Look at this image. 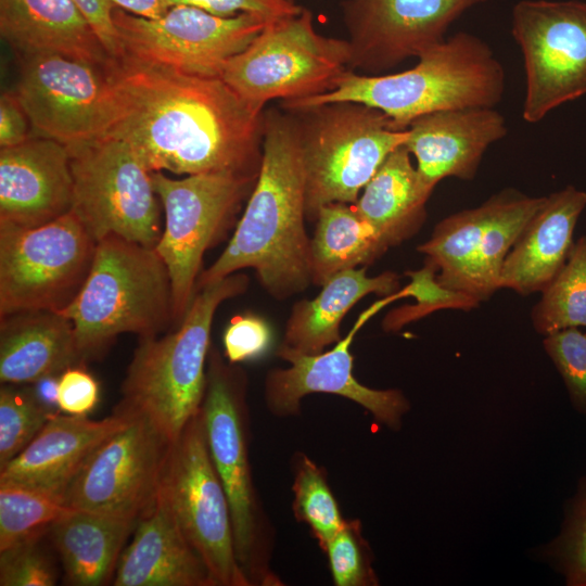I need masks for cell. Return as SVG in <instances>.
<instances>
[{
    "mask_svg": "<svg viewBox=\"0 0 586 586\" xmlns=\"http://www.w3.org/2000/svg\"><path fill=\"white\" fill-rule=\"evenodd\" d=\"M106 74L117 99L107 136L126 141L150 171L257 179L264 113L220 77L184 74L129 55Z\"/></svg>",
    "mask_w": 586,
    "mask_h": 586,
    "instance_id": "obj_1",
    "label": "cell"
},
{
    "mask_svg": "<svg viewBox=\"0 0 586 586\" xmlns=\"http://www.w3.org/2000/svg\"><path fill=\"white\" fill-rule=\"evenodd\" d=\"M306 177L298 125L292 113H264L263 155L256 182L235 231L216 262L203 271L195 292L243 268L264 288L285 298L311 281L306 217Z\"/></svg>",
    "mask_w": 586,
    "mask_h": 586,
    "instance_id": "obj_2",
    "label": "cell"
},
{
    "mask_svg": "<svg viewBox=\"0 0 586 586\" xmlns=\"http://www.w3.org/2000/svg\"><path fill=\"white\" fill-rule=\"evenodd\" d=\"M415 67L387 75L346 71L326 93L282 101L294 111L334 102L361 103L406 130L419 116L470 106L495 107L505 93L506 73L489 46L460 31L418 56Z\"/></svg>",
    "mask_w": 586,
    "mask_h": 586,
    "instance_id": "obj_3",
    "label": "cell"
},
{
    "mask_svg": "<svg viewBox=\"0 0 586 586\" xmlns=\"http://www.w3.org/2000/svg\"><path fill=\"white\" fill-rule=\"evenodd\" d=\"M249 279L232 273L194 294L179 327L157 337H140L122 385L117 409L143 415L171 442L202 408L207 372L205 360L217 307L243 293Z\"/></svg>",
    "mask_w": 586,
    "mask_h": 586,
    "instance_id": "obj_4",
    "label": "cell"
},
{
    "mask_svg": "<svg viewBox=\"0 0 586 586\" xmlns=\"http://www.w3.org/2000/svg\"><path fill=\"white\" fill-rule=\"evenodd\" d=\"M61 314L73 323L81 360L122 333L155 336L174 322L168 269L155 247L110 235L97 243L84 285Z\"/></svg>",
    "mask_w": 586,
    "mask_h": 586,
    "instance_id": "obj_5",
    "label": "cell"
},
{
    "mask_svg": "<svg viewBox=\"0 0 586 586\" xmlns=\"http://www.w3.org/2000/svg\"><path fill=\"white\" fill-rule=\"evenodd\" d=\"M209 354L201 408L211 458L225 488L238 562L255 586H282L270 568L275 528L253 482L246 379L241 369Z\"/></svg>",
    "mask_w": 586,
    "mask_h": 586,
    "instance_id": "obj_6",
    "label": "cell"
},
{
    "mask_svg": "<svg viewBox=\"0 0 586 586\" xmlns=\"http://www.w3.org/2000/svg\"><path fill=\"white\" fill-rule=\"evenodd\" d=\"M292 113L306 177V218L330 203L354 204L384 160L407 139L380 110L334 102Z\"/></svg>",
    "mask_w": 586,
    "mask_h": 586,
    "instance_id": "obj_7",
    "label": "cell"
},
{
    "mask_svg": "<svg viewBox=\"0 0 586 586\" xmlns=\"http://www.w3.org/2000/svg\"><path fill=\"white\" fill-rule=\"evenodd\" d=\"M348 40L318 34L310 11L268 22L230 59L220 78L254 110L271 100H301L331 91L349 69Z\"/></svg>",
    "mask_w": 586,
    "mask_h": 586,
    "instance_id": "obj_8",
    "label": "cell"
},
{
    "mask_svg": "<svg viewBox=\"0 0 586 586\" xmlns=\"http://www.w3.org/2000/svg\"><path fill=\"white\" fill-rule=\"evenodd\" d=\"M67 148L74 182L72 212L94 241L116 235L155 247L163 233L160 198L152 171L131 146L106 136Z\"/></svg>",
    "mask_w": 586,
    "mask_h": 586,
    "instance_id": "obj_9",
    "label": "cell"
},
{
    "mask_svg": "<svg viewBox=\"0 0 586 586\" xmlns=\"http://www.w3.org/2000/svg\"><path fill=\"white\" fill-rule=\"evenodd\" d=\"M95 247L72 211L38 227L0 229V317L64 310L84 285Z\"/></svg>",
    "mask_w": 586,
    "mask_h": 586,
    "instance_id": "obj_10",
    "label": "cell"
},
{
    "mask_svg": "<svg viewBox=\"0 0 586 586\" xmlns=\"http://www.w3.org/2000/svg\"><path fill=\"white\" fill-rule=\"evenodd\" d=\"M152 180L165 214L155 250L169 272L174 322L179 324L194 297L204 253L227 231L256 179L228 174L174 179L152 171Z\"/></svg>",
    "mask_w": 586,
    "mask_h": 586,
    "instance_id": "obj_11",
    "label": "cell"
},
{
    "mask_svg": "<svg viewBox=\"0 0 586 586\" xmlns=\"http://www.w3.org/2000/svg\"><path fill=\"white\" fill-rule=\"evenodd\" d=\"M158 494L215 586H252L237 559L230 507L209 455L201 411L171 443Z\"/></svg>",
    "mask_w": 586,
    "mask_h": 586,
    "instance_id": "obj_12",
    "label": "cell"
},
{
    "mask_svg": "<svg viewBox=\"0 0 586 586\" xmlns=\"http://www.w3.org/2000/svg\"><path fill=\"white\" fill-rule=\"evenodd\" d=\"M112 18L124 54L202 77H220L226 63L271 22L256 13L224 17L184 4L154 20L114 7Z\"/></svg>",
    "mask_w": 586,
    "mask_h": 586,
    "instance_id": "obj_13",
    "label": "cell"
},
{
    "mask_svg": "<svg viewBox=\"0 0 586 586\" xmlns=\"http://www.w3.org/2000/svg\"><path fill=\"white\" fill-rule=\"evenodd\" d=\"M18 58L15 91L33 136L67 146L106 137L117 116V99L105 71L58 54Z\"/></svg>",
    "mask_w": 586,
    "mask_h": 586,
    "instance_id": "obj_14",
    "label": "cell"
},
{
    "mask_svg": "<svg viewBox=\"0 0 586 586\" xmlns=\"http://www.w3.org/2000/svg\"><path fill=\"white\" fill-rule=\"evenodd\" d=\"M511 34L524 60L525 122L586 94V2L522 0L512 9Z\"/></svg>",
    "mask_w": 586,
    "mask_h": 586,
    "instance_id": "obj_15",
    "label": "cell"
},
{
    "mask_svg": "<svg viewBox=\"0 0 586 586\" xmlns=\"http://www.w3.org/2000/svg\"><path fill=\"white\" fill-rule=\"evenodd\" d=\"M171 443L149 418L132 413L87 459L64 493L65 504L138 520L158 496Z\"/></svg>",
    "mask_w": 586,
    "mask_h": 586,
    "instance_id": "obj_16",
    "label": "cell"
},
{
    "mask_svg": "<svg viewBox=\"0 0 586 586\" xmlns=\"http://www.w3.org/2000/svg\"><path fill=\"white\" fill-rule=\"evenodd\" d=\"M399 297L398 292L384 296L356 320L349 332L335 345L319 354H304L283 345L277 355L290 367L277 368L265 379V403L278 418L301 413L302 399L313 393L345 397L369 411L381 424L398 430L410 405L399 390H375L361 384L353 374L354 357L349 347L357 332L381 308Z\"/></svg>",
    "mask_w": 586,
    "mask_h": 586,
    "instance_id": "obj_17",
    "label": "cell"
},
{
    "mask_svg": "<svg viewBox=\"0 0 586 586\" xmlns=\"http://www.w3.org/2000/svg\"><path fill=\"white\" fill-rule=\"evenodd\" d=\"M487 0H346L349 71L367 75L393 68L445 40L450 24Z\"/></svg>",
    "mask_w": 586,
    "mask_h": 586,
    "instance_id": "obj_18",
    "label": "cell"
},
{
    "mask_svg": "<svg viewBox=\"0 0 586 586\" xmlns=\"http://www.w3.org/2000/svg\"><path fill=\"white\" fill-rule=\"evenodd\" d=\"M68 148L33 136L0 150V229L33 228L72 211Z\"/></svg>",
    "mask_w": 586,
    "mask_h": 586,
    "instance_id": "obj_19",
    "label": "cell"
},
{
    "mask_svg": "<svg viewBox=\"0 0 586 586\" xmlns=\"http://www.w3.org/2000/svg\"><path fill=\"white\" fill-rule=\"evenodd\" d=\"M407 130L403 145L417 160L419 187L428 199L447 177L472 180L488 146L508 132L505 117L489 106L425 114Z\"/></svg>",
    "mask_w": 586,
    "mask_h": 586,
    "instance_id": "obj_20",
    "label": "cell"
},
{
    "mask_svg": "<svg viewBox=\"0 0 586 586\" xmlns=\"http://www.w3.org/2000/svg\"><path fill=\"white\" fill-rule=\"evenodd\" d=\"M131 416L118 409L102 420L54 413L27 446L0 468V484L26 486L63 499L91 454Z\"/></svg>",
    "mask_w": 586,
    "mask_h": 586,
    "instance_id": "obj_21",
    "label": "cell"
},
{
    "mask_svg": "<svg viewBox=\"0 0 586 586\" xmlns=\"http://www.w3.org/2000/svg\"><path fill=\"white\" fill-rule=\"evenodd\" d=\"M585 207L586 192L574 186L544 196L505 258L500 289L542 293L565 264Z\"/></svg>",
    "mask_w": 586,
    "mask_h": 586,
    "instance_id": "obj_22",
    "label": "cell"
},
{
    "mask_svg": "<svg viewBox=\"0 0 586 586\" xmlns=\"http://www.w3.org/2000/svg\"><path fill=\"white\" fill-rule=\"evenodd\" d=\"M115 586H215L208 569L187 540L164 499L137 521L119 557Z\"/></svg>",
    "mask_w": 586,
    "mask_h": 586,
    "instance_id": "obj_23",
    "label": "cell"
},
{
    "mask_svg": "<svg viewBox=\"0 0 586 586\" xmlns=\"http://www.w3.org/2000/svg\"><path fill=\"white\" fill-rule=\"evenodd\" d=\"M0 33L17 56L58 54L105 72L113 61L72 0H0Z\"/></svg>",
    "mask_w": 586,
    "mask_h": 586,
    "instance_id": "obj_24",
    "label": "cell"
},
{
    "mask_svg": "<svg viewBox=\"0 0 586 586\" xmlns=\"http://www.w3.org/2000/svg\"><path fill=\"white\" fill-rule=\"evenodd\" d=\"M79 361L73 323L61 313L35 310L1 317L2 384L39 383Z\"/></svg>",
    "mask_w": 586,
    "mask_h": 586,
    "instance_id": "obj_25",
    "label": "cell"
},
{
    "mask_svg": "<svg viewBox=\"0 0 586 586\" xmlns=\"http://www.w3.org/2000/svg\"><path fill=\"white\" fill-rule=\"evenodd\" d=\"M313 300L293 306L281 345L304 354H319L342 337L340 323L348 310L362 297L375 293L388 296L399 291V276L385 271L367 276V267L335 273Z\"/></svg>",
    "mask_w": 586,
    "mask_h": 586,
    "instance_id": "obj_26",
    "label": "cell"
},
{
    "mask_svg": "<svg viewBox=\"0 0 586 586\" xmlns=\"http://www.w3.org/2000/svg\"><path fill=\"white\" fill-rule=\"evenodd\" d=\"M138 520L75 509L50 527L66 582L75 586L105 584L116 571L126 538Z\"/></svg>",
    "mask_w": 586,
    "mask_h": 586,
    "instance_id": "obj_27",
    "label": "cell"
},
{
    "mask_svg": "<svg viewBox=\"0 0 586 586\" xmlns=\"http://www.w3.org/2000/svg\"><path fill=\"white\" fill-rule=\"evenodd\" d=\"M428 200L410 153L400 145L384 160L353 206L391 247L419 231L426 218Z\"/></svg>",
    "mask_w": 586,
    "mask_h": 586,
    "instance_id": "obj_28",
    "label": "cell"
},
{
    "mask_svg": "<svg viewBox=\"0 0 586 586\" xmlns=\"http://www.w3.org/2000/svg\"><path fill=\"white\" fill-rule=\"evenodd\" d=\"M315 219L316 230L310 240L315 284L322 285L335 273L367 265L388 249L353 204H327L319 208Z\"/></svg>",
    "mask_w": 586,
    "mask_h": 586,
    "instance_id": "obj_29",
    "label": "cell"
},
{
    "mask_svg": "<svg viewBox=\"0 0 586 586\" xmlns=\"http://www.w3.org/2000/svg\"><path fill=\"white\" fill-rule=\"evenodd\" d=\"M489 199L492 209L468 288V295L479 303L487 301L500 289L505 258L544 196H530L506 188Z\"/></svg>",
    "mask_w": 586,
    "mask_h": 586,
    "instance_id": "obj_30",
    "label": "cell"
},
{
    "mask_svg": "<svg viewBox=\"0 0 586 586\" xmlns=\"http://www.w3.org/2000/svg\"><path fill=\"white\" fill-rule=\"evenodd\" d=\"M492 209L488 198L481 205L451 214L437 222L430 239L418 246L437 269V282L468 295L482 235ZM470 296V295H469Z\"/></svg>",
    "mask_w": 586,
    "mask_h": 586,
    "instance_id": "obj_31",
    "label": "cell"
},
{
    "mask_svg": "<svg viewBox=\"0 0 586 586\" xmlns=\"http://www.w3.org/2000/svg\"><path fill=\"white\" fill-rule=\"evenodd\" d=\"M531 319L543 335L586 328V235L574 242L565 264L533 307Z\"/></svg>",
    "mask_w": 586,
    "mask_h": 586,
    "instance_id": "obj_32",
    "label": "cell"
},
{
    "mask_svg": "<svg viewBox=\"0 0 586 586\" xmlns=\"http://www.w3.org/2000/svg\"><path fill=\"white\" fill-rule=\"evenodd\" d=\"M294 494L292 511L295 520L306 524L323 550L344 524L339 504L330 488L327 471L306 454L292 458Z\"/></svg>",
    "mask_w": 586,
    "mask_h": 586,
    "instance_id": "obj_33",
    "label": "cell"
},
{
    "mask_svg": "<svg viewBox=\"0 0 586 586\" xmlns=\"http://www.w3.org/2000/svg\"><path fill=\"white\" fill-rule=\"evenodd\" d=\"M75 509L58 496L14 484H0V551L43 535Z\"/></svg>",
    "mask_w": 586,
    "mask_h": 586,
    "instance_id": "obj_34",
    "label": "cell"
},
{
    "mask_svg": "<svg viewBox=\"0 0 586 586\" xmlns=\"http://www.w3.org/2000/svg\"><path fill=\"white\" fill-rule=\"evenodd\" d=\"M54 413L37 395L4 384L0 390V468L34 440Z\"/></svg>",
    "mask_w": 586,
    "mask_h": 586,
    "instance_id": "obj_35",
    "label": "cell"
},
{
    "mask_svg": "<svg viewBox=\"0 0 586 586\" xmlns=\"http://www.w3.org/2000/svg\"><path fill=\"white\" fill-rule=\"evenodd\" d=\"M335 586H377L372 550L364 537L358 519H345L342 527L323 549Z\"/></svg>",
    "mask_w": 586,
    "mask_h": 586,
    "instance_id": "obj_36",
    "label": "cell"
},
{
    "mask_svg": "<svg viewBox=\"0 0 586 586\" xmlns=\"http://www.w3.org/2000/svg\"><path fill=\"white\" fill-rule=\"evenodd\" d=\"M411 282L403 289L404 296H413L415 305L403 306L391 313L384 321L387 331L398 330L404 324L443 308L470 310L479 306L473 297L442 286L437 280V269L425 260L418 271L408 272Z\"/></svg>",
    "mask_w": 586,
    "mask_h": 586,
    "instance_id": "obj_37",
    "label": "cell"
},
{
    "mask_svg": "<svg viewBox=\"0 0 586 586\" xmlns=\"http://www.w3.org/2000/svg\"><path fill=\"white\" fill-rule=\"evenodd\" d=\"M552 550L566 584L586 586V477L579 481Z\"/></svg>",
    "mask_w": 586,
    "mask_h": 586,
    "instance_id": "obj_38",
    "label": "cell"
},
{
    "mask_svg": "<svg viewBox=\"0 0 586 586\" xmlns=\"http://www.w3.org/2000/svg\"><path fill=\"white\" fill-rule=\"evenodd\" d=\"M544 348L559 371L574 407L586 412V332L569 328L545 335Z\"/></svg>",
    "mask_w": 586,
    "mask_h": 586,
    "instance_id": "obj_39",
    "label": "cell"
},
{
    "mask_svg": "<svg viewBox=\"0 0 586 586\" xmlns=\"http://www.w3.org/2000/svg\"><path fill=\"white\" fill-rule=\"evenodd\" d=\"M41 536L0 551L1 586H52L56 583L52 564L38 547Z\"/></svg>",
    "mask_w": 586,
    "mask_h": 586,
    "instance_id": "obj_40",
    "label": "cell"
},
{
    "mask_svg": "<svg viewBox=\"0 0 586 586\" xmlns=\"http://www.w3.org/2000/svg\"><path fill=\"white\" fill-rule=\"evenodd\" d=\"M270 344L268 323L251 314L231 318L224 333L225 355L232 365L264 355Z\"/></svg>",
    "mask_w": 586,
    "mask_h": 586,
    "instance_id": "obj_41",
    "label": "cell"
},
{
    "mask_svg": "<svg viewBox=\"0 0 586 586\" xmlns=\"http://www.w3.org/2000/svg\"><path fill=\"white\" fill-rule=\"evenodd\" d=\"M99 392V384L89 372L72 366L56 381V405L67 415L87 416L98 404Z\"/></svg>",
    "mask_w": 586,
    "mask_h": 586,
    "instance_id": "obj_42",
    "label": "cell"
},
{
    "mask_svg": "<svg viewBox=\"0 0 586 586\" xmlns=\"http://www.w3.org/2000/svg\"><path fill=\"white\" fill-rule=\"evenodd\" d=\"M166 2L169 7L191 5L224 17L243 12L256 13L268 21L289 17L303 10L289 0H166Z\"/></svg>",
    "mask_w": 586,
    "mask_h": 586,
    "instance_id": "obj_43",
    "label": "cell"
},
{
    "mask_svg": "<svg viewBox=\"0 0 586 586\" xmlns=\"http://www.w3.org/2000/svg\"><path fill=\"white\" fill-rule=\"evenodd\" d=\"M31 137V124L17 92L3 91L0 97V146H14Z\"/></svg>",
    "mask_w": 586,
    "mask_h": 586,
    "instance_id": "obj_44",
    "label": "cell"
},
{
    "mask_svg": "<svg viewBox=\"0 0 586 586\" xmlns=\"http://www.w3.org/2000/svg\"><path fill=\"white\" fill-rule=\"evenodd\" d=\"M88 21L112 59L124 55L112 18L114 5L109 0H72Z\"/></svg>",
    "mask_w": 586,
    "mask_h": 586,
    "instance_id": "obj_45",
    "label": "cell"
},
{
    "mask_svg": "<svg viewBox=\"0 0 586 586\" xmlns=\"http://www.w3.org/2000/svg\"><path fill=\"white\" fill-rule=\"evenodd\" d=\"M114 7L144 18H158L168 10L166 0H109Z\"/></svg>",
    "mask_w": 586,
    "mask_h": 586,
    "instance_id": "obj_46",
    "label": "cell"
},
{
    "mask_svg": "<svg viewBox=\"0 0 586 586\" xmlns=\"http://www.w3.org/2000/svg\"><path fill=\"white\" fill-rule=\"evenodd\" d=\"M289 1L295 2V0H289Z\"/></svg>",
    "mask_w": 586,
    "mask_h": 586,
    "instance_id": "obj_47",
    "label": "cell"
}]
</instances>
